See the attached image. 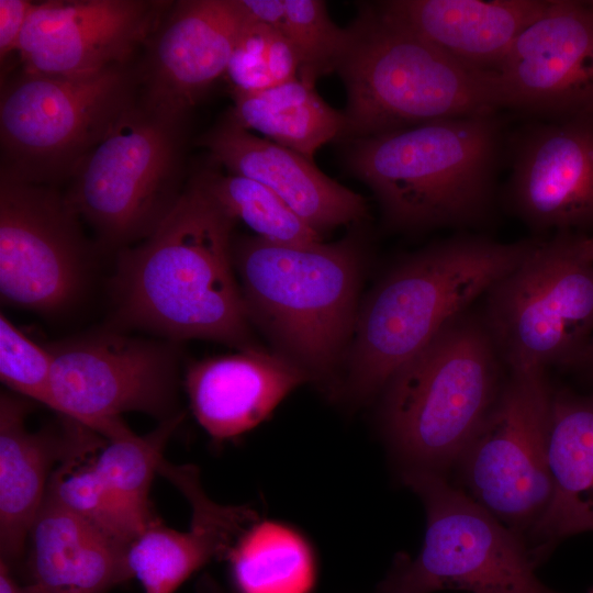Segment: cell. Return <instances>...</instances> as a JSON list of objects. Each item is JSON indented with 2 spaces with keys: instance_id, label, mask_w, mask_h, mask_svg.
<instances>
[{
  "instance_id": "cell-25",
  "label": "cell",
  "mask_w": 593,
  "mask_h": 593,
  "mask_svg": "<svg viewBox=\"0 0 593 593\" xmlns=\"http://www.w3.org/2000/svg\"><path fill=\"white\" fill-rule=\"evenodd\" d=\"M233 102L227 115L232 121L310 160L323 145L345 135L344 113L300 77L262 91L233 92Z\"/></svg>"
},
{
  "instance_id": "cell-23",
  "label": "cell",
  "mask_w": 593,
  "mask_h": 593,
  "mask_svg": "<svg viewBox=\"0 0 593 593\" xmlns=\"http://www.w3.org/2000/svg\"><path fill=\"white\" fill-rule=\"evenodd\" d=\"M36 593H108L131 578L127 545L69 511L46 493L27 546Z\"/></svg>"
},
{
  "instance_id": "cell-17",
  "label": "cell",
  "mask_w": 593,
  "mask_h": 593,
  "mask_svg": "<svg viewBox=\"0 0 593 593\" xmlns=\"http://www.w3.org/2000/svg\"><path fill=\"white\" fill-rule=\"evenodd\" d=\"M250 15L240 0H186L147 41L138 75L142 104L184 120L203 93L225 75L232 53Z\"/></svg>"
},
{
  "instance_id": "cell-35",
  "label": "cell",
  "mask_w": 593,
  "mask_h": 593,
  "mask_svg": "<svg viewBox=\"0 0 593 593\" xmlns=\"http://www.w3.org/2000/svg\"><path fill=\"white\" fill-rule=\"evenodd\" d=\"M578 369H582L586 373H589L591 377H593V343L588 350L586 355L582 359L581 363L577 367Z\"/></svg>"
},
{
  "instance_id": "cell-19",
  "label": "cell",
  "mask_w": 593,
  "mask_h": 593,
  "mask_svg": "<svg viewBox=\"0 0 593 593\" xmlns=\"http://www.w3.org/2000/svg\"><path fill=\"white\" fill-rule=\"evenodd\" d=\"M159 473L170 480L192 507L190 528L178 532L160 519L146 527L127 547L131 578L145 593H175L195 571L215 558H226L243 533L259 519L249 506L220 505L201 488L192 466L163 462Z\"/></svg>"
},
{
  "instance_id": "cell-21",
  "label": "cell",
  "mask_w": 593,
  "mask_h": 593,
  "mask_svg": "<svg viewBox=\"0 0 593 593\" xmlns=\"http://www.w3.org/2000/svg\"><path fill=\"white\" fill-rule=\"evenodd\" d=\"M307 381L296 363L259 346L193 361L184 374L191 410L214 441L253 429Z\"/></svg>"
},
{
  "instance_id": "cell-16",
  "label": "cell",
  "mask_w": 593,
  "mask_h": 593,
  "mask_svg": "<svg viewBox=\"0 0 593 593\" xmlns=\"http://www.w3.org/2000/svg\"><path fill=\"white\" fill-rule=\"evenodd\" d=\"M505 200L535 233L593 227V118L539 120L506 141Z\"/></svg>"
},
{
  "instance_id": "cell-4",
  "label": "cell",
  "mask_w": 593,
  "mask_h": 593,
  "mask_svg": "<svg viewBox=\"0 0 593 593\" xmlns=\"http://www.w3.org/2000/svg\"><path fill=\"white\" fill-rule=\"evenodd\" d=\"M234 267L250 323L280 355L336 392V373L349 351L362 258L345 238L283 246L257 236L234 242Z\"/></svg>"
},
{
  "instance_id": "cell-9",
  "label": "cell",
  "mask_w": 593,
  "mask_h": 593,
  "mask_svg": "<svg viewBox=\"0 0 593 593\" xmlns=\"http://www.w3.org/2000/svg\"><path fill=\"white\" fill-rule=\"evenodd\" d=\"M127 66L54 78L22 74L1 92V177L49 186L70 179L85 157L134 104Z\"/></svg>"
},
{
  "instance_id": "cell-29",
  "label": "cell",
  "mask_w": 593,
  "mask_h": 593,
  "mask_svg": "<svg viewBox=\"0 0 593 593\" xmlns=\"http://www.w3.org/2000/svg\"><path fill=\"white\" fill-rule=\"evenodd\" d=\"M77 463L67 462L55 469L47 493L69 511L128 546L153 523H147L126 506L92 465L76 468Z\"/></svg>"
},
{
  "instance_id": "cell-10",
  "label": "cell",
  "mask_w": 593,
  "mask_h": 593,
  "mask_svg": "<svg viewBox=\"0 0 593 593\" xmlns=\"http://www.w3.org/2000/svg\"><path fill=\"white\" fill-rule=\"evenodd\" d=\"M183 121L134 103L77 167L66 198L102 244L144 240L181 195Z\"/></svg>"
},
{
  "instance_id": "cell-38",
  "label": "cell",
  "mask_w": 593,
  "mask_h": 593,
  "mask_svg": "<svg viewBox=\"0 0 593 593\" xmlns=\"http://www.w3.org/2000/svg\"><path fill=\"white\" fill-rule=\"evenodd\" d=\"M588 593H593V586L589 589Z\"/></svg>"
},
{
  "instance_id": "cell-12",
  "label": "cell",
  "mask_w": 593,
  "mask_h": 593,
  "mask_svg": "<svg viewBox=\"0 0 593 593\" xmlns=\"http://www.w3.org/2000/svg\"><path fill=\"white\" fill-rule=\"evenodd\" d=\"M59 415L107 440L131 430L120 415L141 412L164 421L177 412L174 347L115 329L48 344Z\"/></svg>"
},
{
  "instance_id": "cell-22",
  "label": "cell",
  "mask_w": 593,
  "mask_h": 593,
  "mask_svg": "<svg viewBox=\"0 0 593 593\" xmlns=\"http://www.w3.org/2000/svg\"><path fill=\"white\" fill-rule=\"evenodd\" d=\"M549 0H392L381 5L465 68L491 76Z\"/></svg>"
},
{
  "instance_id": "cell-18",
  "label": "cell",
  "mask_w": 593,
  "mask_h": 593,
  "mask_svg": "<svg viewBox=\"0 0 593 593\" xmlns=\"http://www.w3.org/2000/svg\"><path fill=\"white\" fill-rule=\"evenodd\" d=\"M29 401L16 393L0 395V552L12 569L25 552L54 466L78 462L107 444L91 428L63 415L59 423L30 432Z\"/></svg>"
},
{
  "instance_id": "cell-1",
  "label": "cell",
  "mask_w": 593,
  "mask_h": 593,
  "mask_svg": "<svg viewBox=\"0 0 593 593\" xmlns=\"http://www.w3.org/2000/svg\"><path fill=\"white\" fill-rule=\"evenodd\" d=\"M235 223L198 178L191 179L156 230L121 250L112 326L239 350L258 347L234 267Z\"/></svg>"
},
{
  "instance_id": "cell-11",
  "label": "cell",
  "mask_w": 593,
  "mask_h": 593,
  "mask_svg": "<svg viewBox=\"0 0 593 593\" xmlns=\"http://www.w3.org/2000/svg\"><path fill=\"white\" fill-rule=\"evenodd\" d=\"M552 394L546 371H510L452 469L456 486L525 538L552 495L548 459Z\"/></svg>"
},
{
  "instance_id": "cell-3",
  "label": "cell",
  "mask_w": 593,
  "mask_h": 593,
  "mask_svg": "<svg viewBox=\"0 0 593 593\" xmlns=\"http://www.w3.org/2000/svg\"><path fill=\"white\" fill-rule=\"evenodd\" d=\"M506 139L496 112L353 139L349 170L401 230L475 226L491 214Z\"/></svg>"
},
{
  "instance_id": "cell-5",
  "label": "cell",
  "mask_w": 593,
  "mask_h": 593,
  "mask_svg": "<svg viewBox=\"0 0 593 593\" xmlns=\"http://www.w3.org/2000/svg\"><path fill=\"white\" fill-rule=\"evenodd\" d=\"M501 362L470 309L390 377L380 422L399 473L448 477L499 396Z\"/></svg>"
},
{
  "instance_id": "cell-15",
  "label": "cell",
  "mask_w": 593,
  "mask_h": 593,
  "mask_svg": "<svg viewBox=\"0 0 593 593\" xmlns=\"http://www.w3.org/2000/svg\"><path fill=\"white\" fill-rule=\"evenodd\" d=\"M171 5L147 0L37 2L19 43L22 70L78 79L126 66Z\"/></svg>"
},
{
  "instance_id": "cell-36",
  "label": "cell",
  "mask_w": 593,
  "mask_h": 593,
  "mask_svg": "<svg viewBox=\"0 0 593 593\" xmlns=\"http://www.w3.org/2000/svg\"><path fill=\"white\" fill-rule=\"evenodd\" d=\"M581 246L584 254L593 260V236L581 235Z\"/></svg>"
},
{
  "instance_id": "cell-26",
  "label": "cell",
  "mask_w": 593,
  "mask_h": 593,
  "mask_svg": "<svg viewBox=\"0 0 593 593\" xmlns=\"http://www.w3.org/2000/svg\"><path fill=\"white\" fill-rule=\"evenodd\" d=\"M226 559L237 593H311L315 560L307 540L293 527L258 519Z\"/></svg>"
},
{
  "instance_id": "cell-7",
  "label": "cell",
  "mask_w": 593,
  "mask_h": 593,
  "mask_svg": "<svg viewBox=\"0 0 593 593\" xmlns=\"http://www.w3.org/2000/svg\"><path fill=\"white\" fill-rule=\"evenodd\" d=\"M481 316L508 371L577 368L593 343V260L581 235L538 238L485 293Z\"/></svg>"
},
{
  "instance_id": "cell-2",
  "label": "cell",
  "mask_w": 593,
  "mask_h": 593,
  "mask_svg": "<svg viewBox=\"0 0 593 593\" xmlns=\"http://www.w3.org/2000/svg\"><path fill=\"white\" fill-rule=\"evenodd\" d=\"M538 238L457 236L401 260L359 306L342 392L363 402L532 251Z\"/></svg>"
},
{
  "instance_id": "cell-37",
  "label": "cell",
  "mask_w": 593,
  "mask_h": 593,
  "mask_svg": "<svg viewBox=\"0 0 593 593\" xmlns=\"http://www.w3.org/2000/svg\"><path fill=\"white\" fill-rule=\"evenodd\" d=\"M204 583V590L206 593H222L220 589L210 580H205Z\"/></svg>"
},
{
  "instance_id": "cell-27",
  "label": "cell",
  "mask_w": 593,
  "mask_h": 593,
  "mask_svg": "<svg viewBox=\"0 0 593 593\" xmlns=\"http://www.w3.org/2000/svg\"><path fill=\"white\" fill-rule=\"evenodd\" d=\"M195 177L236 222H243L257 237L283 246H310L323 242L322 234L264 184L212 170Z\"/></svg>"
},
{
  "instance_id": "cell-13",
  "label": "cell",
  "mask_w": 593,
  "mask_h": 593,
  "mask_svg": "<svg viewBox=\"0 0 593 593\" xmlns=\"http://www.w3.org/2000/svg\"><path fill=\"white\" fill-rule=\"evenodd\" d=\"M80 217L51 186L0 178V294L3 303L53 315L87 284L90 250Z\"/></svg>"
},
{
  "instance_id": "cell-8",
  "label": "cell",
  "mask_w": 593,
  "mask_h": 593,
  "mask_svg": "<svg viewBox=\"0 0 593 593\" xmlns=\"http://www.w3.org/2000/svg\"><path fill=\"white\" fill-rule=\"evenodd\" d=\"M423 503L426 530L421 550L399 553L378 593H560L537 575L539 563L526 538L448 480L428 472L400 473Z\"/></svg>"
},
{
  "instance_id": "cell-34",
  "label": "cell",
  "mask_w": 593,
  "mask_h": 593,
  "mask_svg": "<svg viewBox=\"0 0 593 593\" xmlns=\"http://www.w3.org/2000/svg\"><path fill=\"white\" fill-rule=\"evenodd\" d=\"M0 593H36L30 584L22 585L13 575V569L0 562Z\"/></svg>"
},
{
  "instance_id": "cell-30",
  "label": "cell",
  "mask_w": 593,
  "mask_h": 593,
  "mask_svg": "<svg viewBox=\"0 0 593 593\" xmlns=\"http://www.w3.org/2000/svg\"><path fill=\"white\" fill-rule=\"evenodd\" d=\"M299 72L300 60L290 41L250 16L225 72L232 92L262 91L298 78Z\"/></svg>"
},
{
  "instance_id": "cell-20",
  "label": "cell",
  "mask_w": 593,
  "mask_h": 593,
  "mask_svg": "<svg viewBox=\"0 0 593 593\" xmlns=\"http://www.w3.org/2000/svg\"><path fill=\"white\" fill-rule=\"evenodd\" d=\"M200 145L228 174L273 191L322 235L368 215L363 197L327 177L313 160L251 134L228 116L204 134Z\"/></svg>"
},
{
  "instance_id": "cell-39",
  "label": "cell",
  "mask_w": 593,
  "mask_h": 593,
  "mask_svg": "<svg viewBox=\"0 0 593 593\" xmlns=\"http://www.w3.org/2000/svg\"><path fill=\"white\" fill-rule=\"evenodd\" d=\"M589 2H590V4H591V5H592V8H593V1H589Z\"/></svg>"
},
{
  "instance_id": "cell-28",
  "label": "cell",
  "mask_w": 593,
  "mask_h": 593,
  "mask_svg": "<svg viewBox=\"0 0 593 593\" xmlns=\"http://www.w3.org/2000/svg\"><path fill=\"white\" fill-rule=\"evenodd\" d=\"M183 413L164 419L150 433L138 436L132 430L107 440L92 467L110 490L147 523L159 518L149 502L150 485L164 461V449L183 419Z\"/></svg>"
},
{
  "instance_id": "cell-32",
  "label": "cell",
  "mask_w": 593,
  "mask_h": 593,
  "mask_svg": "<svg viewBox=\"0 0 593 593\" xmlns=\"http://www.w3.org/2000/svg\"><path fill=\"white\" fill-rule=\"evenodd\" d=\"M52 354L0 315V378L14 393L59 413L52 388Z\"/></svg>"
},
{
  "instance_id": "cell-6",
  "label": "cell",
  "mask_w": 593,
  "mask_h": 593,
  "mask_svg": "<svg viewBox=\"0 0 593 593\" xmlns=\"http://www.w3.org/2000/svg\"><path fill=\"white\" fill-rule=\"evenodd\" d=\"M349 31L336 71L351 141L502 108L491 76L459 65L381 3L365 8Z\"/></svg>"
},
{
  "instance_id": "cell-33",
  "label": "cell",
  "mask_w": 593,
  "mask_h": 593,
  "mask_svg": "<svg viewBox=\"0 0 593 593\" xmlns=\"http://www.w3.org/2000/svg\"><path fill=\"white\" fill-rule=\"evenodd\" d=\"M37 2L27 0H0V58L18 52L24 26L36 9Z\"/></svg>"
},
{
  "instance_id": "cell-24",
  "label": "cell",
  "mask_w": 593,
  "mask_h": 593,
  "mask_svg": "<svg viewBox=\"0 0 593 593\" xmlns=\"http://www.w3.org/2000/svg\"><path fill=\"white\" fill-rule=\"evenodd\" d=\"M548 459L551 500L526 536L539 564L566 537L593 532V394L553 388Z\"/></svg>"
},
{
  "instance_id": "cell-31",
  "label": "cell",
  "mask_w": 593,
  "mask_h": 593,
  "mask_svg": "<svg viewBox=\"0 0 593 593\" xmlns=\"http://www.w3.org/2000/svg\"><path fill=\"white\" fill-rule=\"evenodd\" d=\"M284 18L280 29L300 60L299 77L310 82L336 70L350 40L348 29L338 27L326 5L318 0H283Z\"/></svg>"
},
{
  "instance_id": "cell-14",
  "label": "cell",
  "mask_w": 593,
  "mask_h": 593,
  "mask_svg": "<svg viewBox=\"0 0 593 593\" xmlns=\"http://www.w3.org/2000/svg\"><path fill=\"white\" fill-rule=\"evenodd\" d=\"M502 108L544 121L593 118V8L549 0L492 75Z\"/></svg>"
}]
</instances>
